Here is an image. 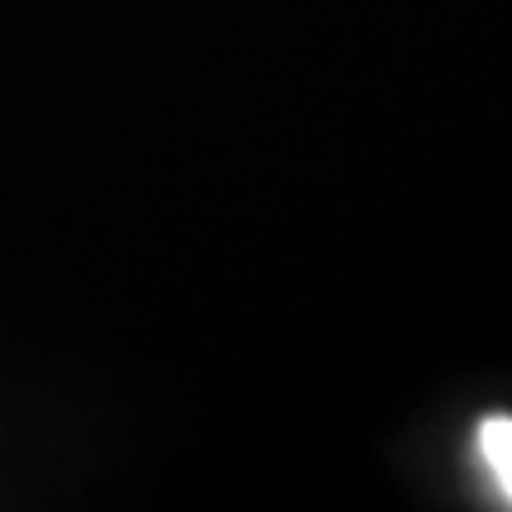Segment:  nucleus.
Returning <instances> with one entry per match:
<instances>
[{"instance_id":"1","label":"nucleus","mask_w":512,"mask_h":512,"mask_svg":"<svg viewBox=\"0 0 512 512\" xmlns=\"http://www.w3.org/2000/svg\"><path fill=\"white\" fill-rule=\"evenodd\" d=\"M475 446H479V460H484V470L494 475V484H498V494H503V503L512 508V418H508V413H489V418L479 422Z\"/></svg>"}]
</instances>
